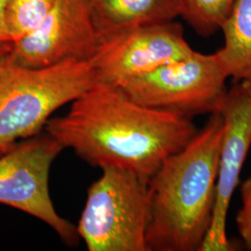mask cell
I'll list each match as a JSON object with an SVG mask.
<instances>
[{"instance_id": "9c48e42d", "label": "cell", "mask_w": 251, "mask_h": 251, "mask_svg": "<svg viewBox=\"0 0 251 251\" xmlns=\"http://www.w3.org/2000/svg\"><path fill=\"white\" fill-rule=\"evenodd\" d=\"M99 43L88 0H55L41 25L14 42L8 55L23 66L42 68L67 61H90Z\"/></svg>"}, {"instance_id": "9a60e30c", "label": "cell", "mask_w": 251, "mask_h": 251, "mask_svg": "<svg viewBox=\"0 0 251 251\" xmlns=\"http://www.w3.org/2000/svg\"><path fill=\"white\" fill-rule=\"evenodd\" d=\"M9 0H0V58L7 55L10 50L11 46L6 44L2 39V24H3V17L5 9L7 7Z\"/></svg>"}, {"instance_id": "8fae6325", "label": "cell", "mask_w": 251, "mask_h": 251, "mask_svg": "<svg viewBox=\"0 0 251 251\" xmlns=\"http://www.w3.org/2000/svg\"><path fill=\"white\" fill-rule=\"evenodd\" d=\"M220 29L225 46L215 54L228 78L251 81V0H236Z\"/></svg>"}, {"instance_id": "5bb4252c", "label": "cell", "mask_w": 251, "mask_h": 251, "mask_svg": "<svg viewBox=\"0 0 251 251\" xmlns=\"http://www.w3.org/2000/svg\"><path fill=\"white\" fill-rule=\"evenodd\" d=\"M242 206L235 216V224L245 247L251 251V177L240 188Z\"/></svg>"}, {"instance_id": "7c38bea8", "label": "cell", "mask_w": 251, "mask_h": 251, "mask_svg": "<svg viewBox=\"0 0 251 251\" xmlns=\"http://www.w3.org/2000/svg\"><path fill=\"white\" fill-rule=\"evenodd\" d=\"M55 0H9L4 12L2 39L11 46L34 32L45 20Z\"/></svg>"}, {"instance_id": "6da1fadb", "label": "cell", "mask_w": 251, "mask_h": 251, "mask_svg": "<svg viewBox=\"0 0 251 251\" xmlns=\"http://www.w3.org/2000/svg\"><path fill=\"white\" fill-rule=\"evenodd\" d=\"M44 130L93 167L117 168L149 182L198 129L192 118L143 105L119 88L93 84Z\"/></svg>"}, {"instance_id": "8992f818", "label": "cell", "mask_w": 251, "mask_h": 251, "mask_svg": "<svg viewBox=\"0 0 251 251\" xmlns=\"http://www.w3.org/2000/svg\"><path fill=\"white\" fill-rule=\"evenodd\" d=\"M63 145L44 130L0 154V204L12 206L49 225L75 246L76 226L59 215L50 193V171Z\"/></svg>"}, {"instance_id": "3957f363", "label": "cell", "mask_w": 251, "mask_h": 251, "mask_svg": "<svg viewBox=\"0 0 251 251\" xmlns=\"http://www.w3.org/2000/svg\"><path fill=\"white\" fill-rule=\"evenodd\" d=\"M94 84L90 61H67L42 68L0 58V154L39 134L50 117Z\"/></svg>"}, {"instance_id": "ba28073f", "label": "cell", "mask_w": 251, "mask_h": 251, "mask_svg": "<svg viewBox=\"0 0 251 251\" xmlns=\"http://www.w3.org/2000/svg\"><path fill=\"white\" fill-rule=\"evenodd\" d=\"M219 114L224 132L219 153L212 222L199 251H231L226 221L233 193L251 147V81H237L225 95Z\"/></svg>"}, {"instance_id": "7a4b0ae2", "label": "cell", "mask_w": 251, "mask_h": 251, "mask_svg": "<svg viewBox=\"0 0 251 251\" xmlns=\"http://www.w3.org/2000/svg\"><path fill=\"white\" fill-rule=\"evenodd\" d=\"M224 121L219 113L148 182L147 251H199L214 210Z\"/></svg>"}, {"instance_id": "30bf717a", "label": "cell", "mask_w": 251, "mask_h": 251, "mask_svg": "<svg viewBox=\"0 0 251 251\" xmlns=\"http://www.w3.org/2000/svg\"><path fill=\"white\" fill-rule=\"evenodd\" d=\"M88 5L100 38L182 15L181 0H88Z\"/></svg>"}, {"instance_id": "52a82bcc", "label": "cell", "mask_w": 251, "mask_h": 251, "mask_svg": "<svg viewBox=\"0 0 251 251\" xmlns=\"http://www.w3.org/2000/svg\"><path fill=\"white\" fill-rule=\"evenodd\" d=\"M174 22L132 27L100 38L90 60L94 84L121 88L127 81L195 53Z\"/></svg>"}, {"instance_id": "5b68a950", "label": "cell", "mask_w": 251, "mask_h": 251, "mask_svg": "<svg viewBox=\"0 0 251 251\" xmlns=\"http://www.w3.org/2000/svg\"><path fill=\"white\" fill-rule=\"evenodd\" d=\"M228 78L215 53L195 51L127 81L121 90L148 107L192 117L219 113Z\"/></svg>"}, {"instance_id": "277c9868", "label": "cell", "mask_w": 251, "mask_h": 251, "mask_svg": "<svg viewBox=\"0 0 251 251\" xmlns=\"http://www.w3.org/2000/svg\"><path fill=\"white\" fill-rule=\"evenodd\" d=\"M88 190L76 231L89 251H147L148 182L133 173L104 168Z\"/></svg>"}, {"instance_id": "4fadbf2b", "label": "cell", "mask_w": 251, "mask_h": 251, "mask_svg": "<svg viewBox=\"0 0 251 251\" xmlns=\"http://www.w3.org/2000/svg\"><path fill=\"white\" fill-rule=\"evenodd\" d=\"M236 0H181L182 15L196 32L211 36L220 30Z\"/></svg>"}]
</instances>
